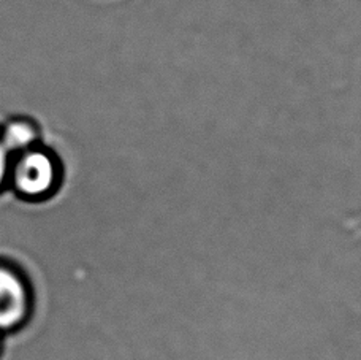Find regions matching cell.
<instances>
[{"label": "cell", "mask_w": 361, "mask_h": 360, "mask_svg": "<svg viewBox=\"0 0 361 360\" xmlns=\"http://www.w3.org/2000/svg\"><path fill=\"white\" fill-rule=\"evenodd\" d=\"M8 181L27 200H42L59 186V167L49 152L30 148L11 160Z\"/></svg>", "instance_id": "1"}, {"label": "cell", "mask_w": 361, "mask_h": 360, "mask_svg": "<svg viewBox=\"0 0 361 360\" xmlns=\"http://www.w3.org/2000/svg\"><path fill=\"white\" fill-rule=\"evenodd\" d=\"M32 310L30 287L21 272L0 263V335L13 332L27 320Z\"/></svg>", "instance_id": "2"}, {"label": "cell", "mask_w": 361, "mask_h": 360, "mask_svg": "<svg viewBox=\"0 0 361 360\" xmlns=\"http://www.w3.org/2000/svg\"><path fill=\"white\" fill-rule=\"evenodd\" d=\"M0 138H2L6 150L11 154H19L34 148V143L37 141V132L29 122L15 121L10 122V124L4 128Z\"/></svg>", "instance_id": "3"}, {"label": "cell", "mask_w": 361, "mask_h": 360, "mask_svg": "<svg viewBox=\"0 0 361 360\" xmlns=\"http://www.w3.org/2000/svg\"><path fill=\"white\" fill-rule=\"evenodd\" d=\"M11 152L6 150V146L4 145L2 138H0V189L8 183V176H10V169H11Z\"/></svg>", "instance_id": "4"}]
</instances>
